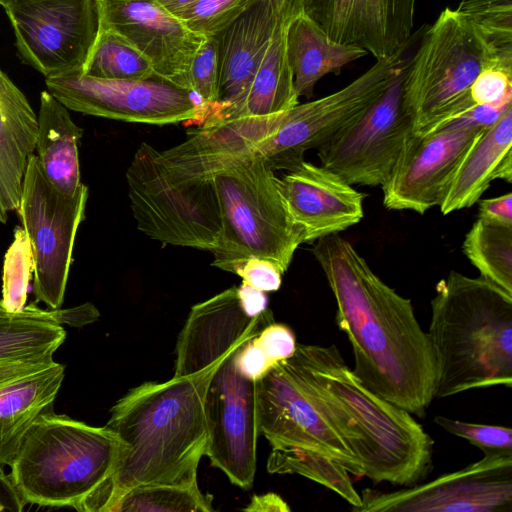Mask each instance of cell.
<instances>
[{
    "mask_svg": "<svg viewBox=\"0 0 512 512\" xmlns=\"http://www.w3.org/2000/svg\"><path fill=\"white\" fill-rule=\"evenodd\" d=\"M312 253L336 301V324L352 347L354 375L371 392L423 418L435 398L437 362L411 300L398 294L338 234Z\"/></svg>",
    "mask_w": 512,
    "mask_h": 512,
    "instance_id": "obj_1",
    "label": "cell"
},
{
    "mask_svg": "<svg viewBox=\"0 0 512 512\" xmlns=\"http://www.w3.org/2000/svg\"><path fill=\"white\" fill-rule=\"evenodd\" d=\"M260 330L251 322L238 325L219 356L237 340ZM219 356L196 374L144 382L112 406L105 427L120 439L121 449L98 512H108L137 486L198 485V466L209 440L205 392Z\"/></svg>",
    "mask_w": 512,
    "mask_h": 512,
    "instance_id": "obj_2",
    "label": "cell"
},
{
    "mask_svg": "<svg viewBox=\"0 0 512 512\" xmlns=\"http://www.w3.org/2000/svg\"><path fill=\"white\" fill-rule=\"evenodd\" d=\"M188 139L210 169L220 205L223 232L212 265L235 274L256 256L285 273L303 237L286 210L274 170L251 146L241 120L207 122Z\"/></svg>",
    "mask_w": 512,
    "mask_h": 512,
    "instance_id": "obj_3",
    "label": "cell"
},
{
    "mask_svg": "<svg viewBox=\"0 0 512 512\" xmlns=\"http://www.w3.org/2000/svg\"><path fill=\"white\" fill-rule=\"evenodd\" d=\"M437 362L435 398L512 386V294L451 271L436 285L426 331Z\"/></svg>",
    "mask_w": 512,
    "mask_h": 512,
    "instance_id": "obj_4",
    "label": "cell"
},
{
    "mask_svg": "<svg viewBox=\"0 0 512 512\" xmlns=\"http://www.w3.org/2000/svg\"><path fill=\"white\" fill-rule=\"evenodd\" d=\"M121 449L115 433L48 410L31 425L10 465L24 503L98 512Z\"/></svg>",
    "mask_w": 512,
    "mask_h": 512,
    "instance_id": "obj_5",
    "label": "cell"
},
{
    "mask_svg": "<svg viewBox=\"0 0 512 512\" xmlns=\"http://www.w3.org/2000/svg\"><path fill=\"white\" fill-rule=\"evenodd\" d=\"M126 179L138 229L163 244L214 252L223 226L208 165L187 138L164 151L143 142Z\"/></svg>",
    "mask_w": 512,
    "mask_h": 512,
    "instance_id": "obj_6",
    "label": "cell"
},
{
    "mask_svg": "<svg viewBox=\"0 0 512 512\" xmlns=\"http://www.w3.org/2000/svg\"><path fill=\"white\" fill-rule=\"evenodd\" d=\"M259 435L271 448L303 447L341 463L356 478L369 463L366 440L355 420L314 377L296 346L256 383Z\"/></svg>",
    "mask_w": 512,
    "mask_h": 512,
    "instance_id": "obj_7",
    "label": "cell"
},
{
    "mask_svg": "<svg viewBox=\"0 0 512 512\" xmlns=\"http://www.w3.org/2000/svg\"><path fill=\"white\" fill-rule=\"evenodd\" d=\"M316 380L355 420L369 450L365 476L409 487L433 467L434 441L411 413L371 392L336 345L297 344Z\"/></svg>",
    "mask_w": 512,
    "mask_h": 512,
    "instance_id": "obj_8",
    "label": "cell"
},
{
    "mask_svg": "<svg viewBox=\"0 0 512 512\" xmlns=\"http://www.w3.org/2000/svg\"><path fill=\"white\" fill-rule=\"evenodd\" d=\"M489 60L485 44L467 20L456 9H444L423 32L405 68L403 105L413 134L437 131L475 106L470 88Z\"/></svg>",
    "mask_w": 512,
    "mask_h": 512,
    "instance_id": "obj_9",
    "label": "cell"
},
{
    "mask_svg": "<svg viewBox=\"0 0 512 512\" xmlns=\"http://www.w3.org/2000/svg\"><path fill=\"white\" fill-rule=\"evenodd\" d=\"M415 36L342 89L320 99L243 125L251 146L273 170H291L310 149L323 146L356 121L385 91Z\"/></svg>",
    "mask_w": 512,
    "mask_h": 512,
    "instance_id": "obj_10",
    "label": "cell"
},
{
    "mask_svg": "<svg viewBox=\"0 0 512 512\" xmlns=\"http://www.w3.org/2000/svg\"><path fill=\"white\" fill-rule=\"evenodd\" d=\"M87 199L84 184L74 195L55 188L42 173L36 155H30L16 211L32 247L35 302H43L52 310L60 309L64 300Z\"/></svg>",
    "mask_w": 512,
    "mask_h": 512,
    "instance_id": "obj_11",
    "label": "cell"
},
{
    "mask_svg": "<svg viewBox=\"0 0 512 512\" xmlns=\"http://www.w3.org/2000/svg\"><path fill=\"white\" fill-rule=\"evenodd\" d=\"M49 91L67 109L132 123L167 125L203 120L195 93L161 77L113 80L87 76L82 70L46 77Z\"/></svg>",
    "mask_w": 512,
    "mask_h": 512,
    "instance_id": "obj_12",
    "label": "cell"
},
{
    "mask_svg": "<svg viewBox=\"0 0 512 512\" xmlns=\"http://www.w3.org/2000/svg\"><path fill=\"white\" fill-rule=\"evenodd\" d=\"M408 59L397 67L382 95L356 121L317 149L321 165L351 185L381 186L413 134L402 96Z\"/></svg>",
    "mask_w": 512,
    "mask_h": 512,
    "instance_id": "obj_13",
    "label": "cell"
},
{
    "mask_svg": "<svg viewBox=\"0 0 512 512\" xmlns=\"http://www.w3.org/2000/svg\"><path fill=\"white\" fill-rule=\"evenodd\" d=\"M468 466L400 490L361 491L354 512H511L512 450L484 449Z\"/></svg>",
    "mask_w": 512,
    "mask_h": 512,
    "instance_id": "obj_14",
    "label": "cell"
},
{
    "mask_svg": "<svg viewBox=\"0 0 512 512\" xmlns=\"http://www.w3.org/2000/svg\"><path fill=\"white\" fill-rule=\"evenodd\" d=\"M3 8L24 64L45 77L83 70L99 30L96 0H12Z\"/></svg>",
    "mask_w": 512,
    "mask_h": 512,
    "instance_id": "obj_15",
    "label": "cell"
},
{
    "mask_svg": "<svg viewBox=\"0 0 512 512\" xmlns=\"http://www.w3.org/2000/svg\"><path fill=\"white\" fill-rule=\"evenodd\" d=\"M260 332L237 340L219 356L204 399L209 431L205 456L244 490L253 486L257 466V381L237 370L234 355L242 341Z\"/></svg>",
    "mask_w": 512,
    "mask_h": 512,
    "instance_id": "obj_16",
    "label": "cell"
},
{
    "mask_svg": "<svg viewBox=\"0 0 512 512\" xmlns=\"http://www.w3.org/2000/svg\"><path fill=\"white\" fill-rule=\"evenodd\" d=\"M482 130L447 125L422 137L412 134L381 185L384 206L419 214L439 206L464 154Z\"/></svg>",
    "mask_w": 512,
    "mask_h": 512,
    "instance_id": "obj_17",
    "label": "cell"
},
{
    "mask_svg": "<svg viewBox=\"0 0 512 512\" xmlns=\"http://www.w3.org/2000/svg\"><path fill=\"white\" fill-rule=\"evenodd\" d=\"M96 1L99 26L128 40L158 77L191 90L190 68L205 37L151 0Z\"/></svg>",
    "mask_w": 512,
    "mask_h": 512,
    "instance_id": "obj_18",
    "label": "cell"
},
{
    "mask_svg": "<svg viewBox=\"0 0 512 512\" xmlns=\"http://www.w3.org/2000/svg\"><path fill=\"white\" fill-rule=\"evenodd\" d=\"M277 184L304 243L338 234L363 218L365 194L321 164L303 160Z\"/></svg>",
    "mask_w": 512,
    "mask_h": 512,
    "instance_id": "obj_19",
    "label": "cell"
},
{
    "mask_svg": "<svg viewBox=\"0 0 512 512\" xmlns=\"http://www.w3.org/2000/svg\"><path fill=\"white\" fill-rule=\"evenodd\" d=\"M416 0H304V14L332 40L361 47L377 60L412 36Z\"/></svg>",
    "mask_w": 512,
    "mask_h": 512,
    "instance_id": "obj_20",
    "label": "cell"
},
{
    "mask_svg": "<svg viewBox=\"0 0 512 512\" xmlns=\"http://www.w3.org/2000/svg\"><path fill=\"white\" fill-rule=\"evenodd\" d=\"M281 20L274 0H259L214 36L218 99L206 122L225 119L240 105Z\"/></svg>",
    "mask_w": 512,
    "mask_h": 512,
    "instance_id": "obj_21",
    "label": "cell"
},
{
    "mask_svg": "<svg viewBox=\"0 0 512 512\" xmlns=\"http://www.w3.org/2000/svg\"><path fill=\"white\" fill-rule=\"evenodd\" d=\"M494 180H512V104L464 154L439 205L442 214L476 204Z\"/></svg>",
    "mask_w": 512,
    "mask_h": 512,
    "instance_id": "obj_22",
    "label": "cell"
},
{
    "mask_svg": "<svg viewBox=\"0 0 512 512\" xmlns=\"http://www.w3.org/2000/svg\"><path fill=\"white\" fill-rule=\"evenodd\" d=\"M37 115L26 96L0 69V222L17 210L28 158L35 150Z\"/></svg>",
    "mask_w": 512,
    "mask_h": 512,
    "instance_id": "obj_23",
    "label": "cell"
},
{
    "mask_svg": "<svg viewBox=\"0 0 512 512\" xmlns=\"http://www.w3.org/2000/svg\"><path fill=\"white\" fill-rule=\"evenodd\" d=\"M65 375L50 364L0 380V470L11 465L34 421L51 410Z\"/></svg>",
    "mask_w": 512,
    "mask_h": 512,
    "instance_id": "obj_24",
    "label": "cell"
},
{
    "mask_svg": "<svg viewBox=\"0 0 512 512\" xmlns=\"http://www.w3.org/2000/svg\"><path fill=\"white\" fill-rule=\"evenodd\" d=\"M35 150L42 173L59 191L74 195L82 186L78 143L83 129L49 91L40 94Z\"/></svg>",
    "mask_w": 512,
    "mask_h": 512,
    "instance_id": "obj_25",
    "label": "cell"
},
{
    "mask_svg": "<svg viewBox=\"0 0 512 512\" xmlns=\"http://www.w3.org/2000/svg\"><path fill=\"white\" fill-rule=\"evenodd\" d=\"M286 51L296 93L306 98L322 77L368 54L361 47L332 40L304 13L287 23Z\"/></svg>",
    "mask_w": 512,
    "mask_h": 512,
    "instance_id": "obj_26",
    "label": "cell"
},
{
    "mask_svg": "<svg viewBox=\"0 0 512 512\" xmlns=\"http://www.w3.org/2000/svg\"><path fill=\"white\" fill-rule=\"evenodd\" d=\"M60 309L44 310L33 303L9 312L0 306V363L54 361L66 338Z\"/></svg>",
    "mask_w": 512,
    "mask_h": 512,
    "instance_id": "obj_27",
    "label": "cell"
},
{
    "mask_svg": "<svg viewBox=\"0 0 512 512\" xmlns=\"http://www.w3.org/2000/svg\"><path fill=\"white\" fill-rule=\"evenodd\" d=\"M287 23L279 22L242 102L225 119L272 116L299 104L286 51Z\"/></svg>",
    "mask_w": 512,
    "mask_h": 512,
    "instance_id": "obj_28",
    "label": "cell"
},
{
    "mask_svg": "<svg viewBox=\"0 0 512 512\" xmlns=\"http://www.w3.org/2000/svg\"><path fill=\"white\" fill-rule=\"evenodd\" d=\"M270 474H297L315 481L338 494L357 508L361 495L356 491L350 473L332 457L303 447L271 448L267 459Z\"/></svg>",
    "mask_w": 512,
    "mask_h": 512,
    "instance_id": "obj_29",
    "label": "cell"
},
{
    "mask_svg": "<svg viewBox=\"0 0 512 512\" xmlns=\"http://www.w3.org/2000/svg\"><path fill=\"white\" fill-rule=\"evenodd\" d=\"M462 247L483 278L512 294V224L478 217Z\"/></svg>",
    "mask_w": 512,
    "mask_h": 512,
    "instance_id": "obj_30",
    "label": "cell"
},
{
    "mask_svg": "<svg viewBox=\"0 0 512 512\" xmlns=\"http://www.w3.org/2000/svg\"><path fill=\"white\" fill-rule=\"evenodd\" d=\"M82 73L113 80H144L157 76L151 62L115 31L99 26Z\"/></svg>",
    "mask_w": 512,
    "mask_h": 512,
    "instance_id": "obj_31",
    "label": "cell"
},
{
    "mask_svg": "<svg viewBox=\"0 0 512 512\" xmlns=\"http://www.w3.org/2000/svg\"><path fill=\"white\" fill-rule=\"evenodd\" d=\"M456 11L485 44L487 66L512 70V0H462Z\"/></svg>",
    "mask_w": 512,
    "mask_h": 512,
    "instance_id": "obj_32",
    "label": "cell"
},
{
    "mask_svg": "<svg viewBox=\"0 0 512 512\" xmlns=\"http://www.w3.org/2000/svg\"><path fill=\"white\" fill-rule=\"evenodd\" d=\"M213 496L199 485L153 484L137 486L125 492L108 512H211Z\"/></svg>",
    "mask_w": 512,
    "mask_h": 512,
    "instance_id": "obj_33",
    "label": "cell"
},
{
    "mask_svg": "<svg viewBox=\"0 0 512 512\" xmlns=\"http://www.w3.org/2000/svg\"><path fill=\"white\" fill-rule=\"evenodd\" d=\"M32 273L34 258L31 243L24 228L17 226L14 239L4 256L1 307L9 312H17L25 307Z\"/></svg>",
    "mask_w": 512,
    "mask_h": 512,
    "instance_id": "obj_34",
    "label": "cell"
},
{
    "mask_svg": "<svg viewBox=\"0 0 512 512\" xmlns=\"http://www.w3.org/2000/svg\"><path fill=\"white\" fill-rule=\"evenodd\" d=\"M259 0H196L179 18L194 33L216 36Z\"/></svg>",
    "mask_w": 512,
    "mask_h": 512,
    "instance_id": "obj_35",
    "label": "cell"
},
{
    "mask_svg": "<svg viewBox=\"0 0 512 512\" xmlns=\"http://www.w3.org/2000/svg\"><path fill=\"white\" fill-rule=\"evenodd\" d=\"M218 81L217 40L214 36L205 37L190 68L191 90L198 96L203 111L201 125L207 121L216 106Z\"/></svg>",
    "mask_w": 512,
    "mask_h": 512,
    "instance_id": "obj_36",
    "label": "cell"
},
{
    "mask_svg": "<svg viewBox=\"0 0 512 512\" xmlns=\"http://www.w3.org/2000/svg\"><path fill=\"white\" fill-rule=\"evenodd\" d=\"M434 422L446 432L463 438L480 450H512V430L509 427L469 423L436 416Z\"/></svg>",
    "mask_w": 512,
    "mask_h": 512,
    "instance_id": "obj_37",
    "label": "cell"
},
{
    "mask_svg": "<svg viewBox=\"0 0 512 512\" xmlns=\"http://www.w3.org/2000/svg\"><path fill=\"white\" fill-rule=\"evenodd\" d=\"M475 105L503 107L512 103V70L483 67L470 88Z\"/></svg>",
    "mask_w": 512,
    "mask_h": 512,
    "instance_id": "obj_38",
    "label": "cell"
},
{
    "mask_svg": "<svg viewBox=\"0 0 512 512\" xmlns=\"http://www.w3.org/2000/svg\"><path fill=\"white\" fill-rule=\"evenodd\" d=\"M235 274L258 290L274 292L280 288L284 273L274 261L251 256L236 269Z\"/></svg>",
    "mask_w": 512,
    "mask_h": 512,
    "instance_id": "obj_39",
    "label": "cell"
},
{
    "mask_svg": "<svg viewBox=\"0 0 512 512\" xmlns=\"http://www.w3.org/2000/svg\"><path fill=\"white\" fill-rule=\"evenodd\" d=\"M256 339L273 366L292 357L297 346L292 329L275 321L265 326Z\"/></svg>",
    "mask_w": 512,
    "mask_h": 512,
    "instance_id": "obj_40",
    "label": "cell"
},
{
    "mask_svg": "<svg viewBox=\"0 0 512 512\" xmlns=\"http://www.w3.org/2000/svg\"><path fill=\"white\" fill-rule=\"evenodd\" d=\"M258 334L242 341L234 355L237 370L253 381L260 380L273 367L256 339Z\"/></svg>",
    "mask_w": 512,
    "mask_h": 512,
    "instance_id": "obj_41",
    "label": "cell"
},
{
    "mask_svg": "<svg viewBox=\"0 0 512 512\" xmlns=\"http://www.w3.org/2000/svg\"><path fill=\"white\" fill-rule=\"evenodd\" d=\"M478 217L491 221L512 224V194L487 198L478 201Z\"/></svg>",
    "mask_w": 512,
    "mask_h": 512,
    "instance_id": "obj_42",
    "label": "cell"
},
{
    "mask_svg": "<svg viewBox=\"0 0 512 512\" xmlns=\"http://www.w3.org/2000/svg\"><path fill=\"white\" fill-rule=\"evenodd\" d=\"M240 304L249 317H256L268 308L266 292L258 290L246 282L237 287Z\"/></svg>",
    "mask_w": 512,
    "mask_h": 512,
    "instance_id": "obj_43",
    "label": "cell"
},
{
    "mask_svg": "<svg viewBox=\"0 0 512 512\" xmlns=\"http://www.w3.org/2000/svg\"><path fill=\"white\" fill-rule=\"evenodd\" d=\"M243 510L250 512H289L291 509L280 495L268 492L253 495Z\"/></svg>",
    "mask_w": 512,
    "mask_h": 512,
    "instance_id": "obj_44",
    "label": "cell"
},
{
    "mask_svg": "<svg viewBox=\"0 0 512 512\" xmlns=\"http://www.w3.org/2000/svg\"><path fill=\"white\" fill-rule=\"evenodd\" d=\"M99 317V311L91 303H86L70 309H60V320L62 324L72 326H83L95 321Z\"/></svg>",
    "mask_w": 512,
    "mask_h": 512,
    "instance_id": "obj_45",
    "label": "cell"
},
{
    "mask_svg": "<svg viewBox=\"0 0 512 512\" xmlns=\"http://www.w3.org/2000/svg\"><path fill=\"white\" fill-rule=\"evenodd\" d=\"M280 17L289 22L304 13V0H274Z\"/></svg>",
    "mask_w": 512,
    "mask_h": 512,
    "instance_id": "obj_46",
    "label": "cell"
},
{
    "mask_svg": "<svg viewBox=\"0 0 512 512\" xmlns=\"http://www.w3.org/2000/svg\"><path fill=\"white\" fill-rule=\"evenodd\" d=\"M170 14L180 18L196 0H151Z\"/></svg>",
    "mask_w": 512,
    "mask_h": 512,
    "instance_id": "obj_47",
    "label": "cell"
},
{
    "mask_svg": "<svg viewBox=\"0 0 512 512\" xmlns=\"http://www.w3.org/2000/svg\"><path fill=\"white\" fill-rule=\"evenodd\" d=\"M12 0H0V5L3 7L6 3L10 2Z\"/></svg>",
    "mask_w": 512,
    "mask_h": 512,
    "instance_id": "obj_48",
    "label": "cell"
}]
</instances>
